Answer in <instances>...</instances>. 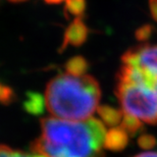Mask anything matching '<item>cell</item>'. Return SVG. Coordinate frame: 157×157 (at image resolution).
I'll return each mask as SVG.
<instances>
[{"label": "cell", "mask_w": 157, "mask_h": 157, "mask_svg": "<svg viewBox=\"0 0 157 157\" xmlns=\"http://www.w3.org/2000/svg\"><path fill=\"white\" fill-rule=\"evenodd\" d=\"M42 134L31 144L34 154L44 157H104L106 130L102 121L90 117L71 121L57 117L41 119Z\"/></svg>", "instance_id": "cell-1"}, {"label": "cell", "mask_w": 157, "mask_h": 157, "mask_svg": "<svg viewBox=\"0 0 157 157\" xmlns=\"http://www.w3.org/2000/svg\"><path fill=\"white\" fill-rule=\"evenodd\" d=\"M100 97L98 81L90 75H57L49 81L45 90L48 111L54 117L65 121L90 118L98 108Z\"/></svg>", "instance_id": "cell-2"}, {"label": "cell", "mask_w": 157, "mask_h": 157, "mask_svg": "<svg viewBox=\"0 0 157 157\" xmlns=\"http://www.w3.org/2000/svg\"><path fill=\"white\" fill-rule=\"evenodd\" d=\"M115 95L122 111L148 124H157V92L145 84L118 81Z\"/></svg>", "instance_id": "cell-3"}, {"label": "cell", "mask_w": 157, "mask_h": 157, "mask_svg": "<svg viewBox=\"0 0 157 157\" xmlns=\"http://www.w3.org/2000/svg\"><path fill=\"white\" fill-rule=\"evenodd\" d=\"M121 61L142 71L150 87L157 81V45L143 44L131 48L121 56Z\"/></svg>", "instance_id": "cell-4"}, {"label": "cell", "mask_w": 157, "mask_h": 157, "mask_svg": "<svg viewBox=\"0 0 157 157\" xmlns=\"http://www.w3.org/2000/svg\"><path fill=\"white\" fill-rule=\"evenodd\" d=\"M89 33L90 30L84 21L83 17L74 18V21L65 30L63 40H62L60 47L58 48V52H63L67 48V46H82L88 40Z\"/></svg>", "instance_id": "cell-5"}, {"label": "cell", "mask_w": 157, "mask_h": 157, "mask_svg": "<svg viewBox=\"0 0 157 157\" xmlns=\"http://www.w3.org/2000/svg\"><path fill=\"white\" fill-rule=\"evenodd\" d=\"M128 144V134L121 127L110 128L104 139V148L112 152H119L125 149Z\"/></svg>", "instance_id": "cell-6"}, {"label": "cell", "mask_w": 157, "mask_h": 157, "mask_svg": "<svg viewBox=\"0 0 157 157\" xmlns=\"http://www.w3.org/2000/svg\"><path fill=\"white\" fill-rule=\"evenodd\" d=\"M97 112H98L100 118H101L102 122L105 125L109 128H114L121 124L124 117V112L117 109L115 107H112L110 105H100L97 108Z\"/></svg>", "instance_id": "cell-7"}, {"label": "cell", "mask_w": 157, "mask_h": 157, "mask_svg": "<svg viewBox=\"0 0 157 157\" xmlns=\"http://www.w3.org/2000/svg\"><path fill=\"white\" fill-rule=\"evenodd\" d=\"M45 98L40 93L30 91L26 94V99L23 102V107L25 111L32 115H40L43 113L45 106Z\"/></svg>", "instance_id": "cell-8"}, {"label": "cell", "mask_w": 157, "mask_h": 157, "mask_svg": "<svg viewBox=\"0 0 157 157\" xmlns=\"http://www.w3.org/2000/svg\"><path fill=\"white\" fill-rule=\"evenodd\" d=\"M90 63L84 56L76 55L71 57L65 62L64 68L67 71V74L73 75L76 77H81L84 75H87V71L89 70Z\"/></svg>", "instance_id": "cell-9"}, {"label": "cell", "mask_w": 157, "mask_h": 157, "mask_svg": "<svg viewBox=\"0 0 157 157\" xmlns=\"http://www.w3.org/2000/svg\"><path fill=\"white\" fill-rule=\"evenodd\" d=\"M87 8L86 0H65V5L63 9L64 17L70 20L71 17H83Z\"/></svg>", "instance_id": "cell-10"}, {"label": "cell", "mask_w": 157, "mask_h": 157, "mask_svg": "<svg viewBox=\"0 0 157 157\" xmlns=\"http://www.w3.org/2000/svg\"><path fill=\"white\" fill-rule=\"evenodd\" d=\"M121 124V127L128 134V136L132 137L136 136L138 133H140V132L144 130V124L141 119L134 117V115L127 113L124 114Z\"/></svg>", "instance_id": "cell-11"}, {"label": "cell", "mask_w": 157, "mask_h": 157, "mask_svg": "<svg viewBox=\"0 0 157 157\" xmlns=\"http://www.w3.org/2000/svg\"><path fill=\"white\" fill-rule=\"evenodd\" d=\"M15 98H17V96L14 94V91L10 87L1 85V87H0V103L2 105H10L12 102H14Z\"/></svg>", "instance_id": "cell-12"}, {"label": "cell", "mask_w": 157, "mask_h": 157, "mask_svg": "<svg viewBox=\"0 0 157 157\" xmlns=\"http://www.w3.org/2000/svg\"><path fill=\"white\" fill-rule=\"evenodd\" d=\"M0 157H44L37 154H29L21 151L11 149L10 147L5 145H0Z\"/></svg>", "instance_id": "cell-13"}, {"label": "cell", "mask_w": 157, "mask_h": 157, "mask_svg": "<svg viewBox=\"0 0 157 157\" xmlns=\"http://www.w3.org/2000/svg\"><path fill=\"white\" fill-rule=\"evenodd\" d=\"M138 145L144 150H150L153 149L156 146L157 140L156 138L151 134H142L141 136H139L137 141Z\"/></svg>", "instance_id": "cell-14"}, {"label": "cell", "mask_w": 157, "mask_h": 157, "mask_svg": "<svg viewBox=\"0 0 157 157\" xmlns=\"http://www.w3.org/2000/svg\"><path fill=\"white\" fill-rule=\"evenodd\" d=\"M153 33V27L151 25H144V26L140 27L139 29L135 33V37L139 42H147L150 37L152 36Z\"/></svg>", "instance_id": "cell-15"}, {"label": "cell", "mask_w": 157, "mask_h": 157, "mask_svg": "<svg viewBox=\"0 0 157 157\" xmlns=\"http://www.w3.org/2000/svg\"><path fill=\"white\" fill-rule=\"evenodd\" d=\"M149 11L152 18L157 23V0H149Z\"/></svg>", "instance_id": "cell-16"}, {"label": "cell", "mask_w": 157, "mask_h": 157, "mask_svg": "<svg viewBox=\"0 0 157 157\" xmlns=\"http://www.w3.org/2000/svg\"><path fill=\"white\" fill-rule=\"evenodd\" d=\"M135 157H157V152H153V151H147V152L140 153V154L136 155Z\"/></svg>", "instance_id": "cell-17"}, {"label": "cell", "mask_w": 157, "mask_h": 157, "mask_svg": "<svg viewBox=\"0 0 157 157\" xmlns=\"http://www.w3.org/2000/svg\"><path fill=\"white\" fill-rule=\"evenodd\" d=\"M63 1H65V0H44V2L47 3V4H60V3H62Z\"/></svg>", "instance_id": "cell-18"}, {"label": "cell", "mask_w": 157, "mask_h": 157, "mask_svg": "<svg viewBox=\"0 0 157 157\" xmlns=\"http://www.w3.org/2000/svg\"><path fill=\"white\" fill-rule=\"evenodd\" d=\"M9 2L11 3H21V2H26L28 0H8Z\"/></svg>", "instance_id": "cell-19"}, {"label": "cell", "mask_w": 157, "mask_h": 157, "mask_svg": "<svg viewBox=\"0 0 157 157\" xmlns=\"http://www.w3.org/2000/svg\"><path fill=\"white\" fill-rule=\"evenodd\" d=\"M152 88H153V89H154V90L156 91V92H157V81L155 82V83H154V84H153V85H152Z\"/></svg>", "instance_id": "cell-20"}, {"label": "cell", "mask_w": 157, "mask_h": 157, "mask_svg": "<svg viewBox=\"0 0 157 157\" xmlns=\"http://www.w3.org/2000/svg\"><path fill=\"white\" fill-rule=\"evenodd\" d=\"M1 85H2V84H0V87H1Z\"/></svg>", "instance_id": "cell-21"}]
</instances>
